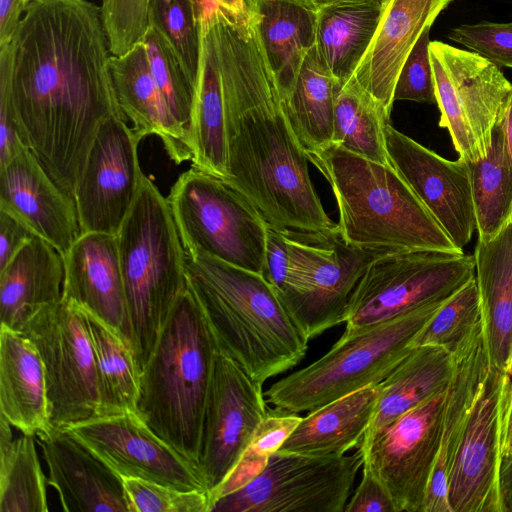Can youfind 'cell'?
<instances>
[{
    "instance_id": "cell-1",
    "label": "cell",
    "mask_w": 512,
    "mask_h": 512,
    "mask_svg": "<svg viewBox=\"0 0 512 512\" xmlns=\"http://www.w3.org/2000/svg\"><path fill=\"white\" fill-rule=\"evenodd\" d=\"M10 46V102L19 138L74 199L99 127L110 117H125L100 7L87 0H29Z\"/></svg>"
},
{
    "instance_id": "cell-2",
    "label": "cell",
    "mask_w": 512,
    "mask_h": 512,
    "mask_svg": "<svg viewBox=\"0 0 512 512\" xmlns=\"http://www.w3.org/2000/svg\"><path fill=\"white\" fill-rule=\"evenodd\" d=\"M216 46L226 125V178L269 226L299 231L337 226L312 184L308 157L288 120L277 79L248 13L206 1Z\"/></svg>"
},
{
    "instance_id": "cell-3",
    "label": "cell",
    "mask_w": 512,
    "mask_h": 512,
    "mask_svg": "<svg viewBox=\"0 0 512 512\" xmlns=\"http://www.w3.org/2000/svg\"><path fill=\"white\" fill-rule=\"evenodd\" d=\"M186 257L187 282L218 350L263 384L295 367L309 340L261 274L206 255Z\"/></svg>"
},
{
    "instance_id": "cell-4",
    "label": "cell",
    "mask_w": 512,
    "mask_h": 512,
    "mask_svg": "<svg viewBox=\"0 0 512 512\" xmlns=\"http://www.w3.org/2000/svg\"><path fill=\"white\" fill-rule=\"evenodd\" d=\"M218 347L187 282L140 373L136 412L197 467Z\"/></svg>"
},
{
    "instance_id": "cell-5",
    "label": "cell",
    "mask_w": 512,
    "mask_h": 512,
    "mask_svg": "<svg viewBox=\"0 0 512 512\" xmlns=\"http://www.w3.org/2000/svg\"><path fill=\"white\" fill-rule=\"evenodd\" d=\"M334 193L338 229L358 247L461 252L391 164L331 144L307 155Z\"/></svg>"
},
{
    "instance_id": "cell-6",
    "label": "cell",
    "mask_w": 512,
    "mask_h": 512,
    "mask_svg": "<svg viewBox=\"0 0 512 512\" xmlns=\"http://www.w3.org/2000/svg\"><path fill=\"white\" fill-rule=\"evenodd\" d=\"M116 236L132 349L141 373L187 288L185 251L168 200L145 174Z\"/></svg>"
},
{
    "instance_id": "cell-7",
    "label": "cell",
    "mask_w": 512,
    "mask_h": 512,
    "mask_svg": "<svg viewBox=\"0 0 512 512\" xmlns=\"http://www.w3.org/2000/svg\"><path fill=\"white\" fill-rule=\"evenodd\" d=\"M445 301L343 334L318 360L272 384L264 393L267 403L299 414L381 383L413 349L417 335Z\"/></svg>"
},
{
    "instance_id": "cell-8",
    "label": "cell",
    "mask_w": 512,
    "mask_h": 512,
    "mask_svg": "<svg viewBox=\"0 0 512 512\" xmlns=\"http://www.w3.org/2000/svg\"><path fill=\"white\" fill-rule=\"evenodd\" d=\"M167 200L187 256L206 255L261 273L268 224L227 179L191 167Z\"/></svg>"
},
{
    "instance_id": "cell-9",
    "label": "cell",
    "mask_w": 512,
    "mask_h": 512,
    "mask_svg": "<svg viewBox=\"0 0 512 512\" xmlns=\"http://www.w3.org/2000/svg\"><path fill=\"white\" fill-rule=\"evenodd\" d=\"M474 277V256L463 251L382 253L369 264L354 292L343 334L443 302Z\"/></svg>"
},
{
    "instance_id": "cell-10",
    "label": "cell",
    "mask_w": 512,
    "mask_h": 512,
    "mask_svg": "<svg viewBox=\"0 0 512 512\" xmlns=\"http://www.w3.org/2000/svg\"><path fill=\"white\" fill-rule=\"evenodd\" d=\"M439 126L448 130L459 158L484 157L503 117L512 84L501 69L477 53L430 41Z\"/></svg>"
},
{
    "instance_id": "cell-11",
    "label": "cell",
    "mask_w": 512,
    "mask_h": 512,
    "mask_svg": "<svg viewBox=\"0 0 512 512\" xmlns=\"http://www.w3.org/2000/svg\"><path fill=\"white\" fill-rule=\"evenodd\" d=\"M295 262L293 295L286 309L311 340L345 323L351 299L369 264L389 252L347 242L338 226L328 230L286 229Z\"/></svg>"
},
{
    "instance_id": "cell-12",
    "label": "cell",
    "mask_w": 512,
    "mask_h": 512,
    "mask_svg": "<svg viewBox=\"0 0 512 512\" xmlns=\"http://www.w3.org/2000/svg\"><path fill=\"white\" fill-rule=\"evenodd\" d=\"M20 332L41 357L52 428L99 417L98 375L82 310L62 299L32 315Z\"/></svg>"
},
{
    "instance_id": "cell-13",
    "label": "cell",
    "mask_w": 512,
    "mask_h": 512,
    "mask_svg": "<svg viewBox=\"0 0 512 512\" xmlns=\"http://www.w3.org/2000/svg\"><path fill=\"white\" fill-rule=\"evenodd\" d=\"M362 466L359 450L348 456L277 451L255 479L216 500L210 512H344Z\"/></svg>"
},
{
    "instance_id": "cell-14",
    "label": "cell",
    "mask_w": 512,
    "mask_h": 512,
    "mask_svg": "<svg viewBox=\"0 0 512 512\" xmlns=\"http://www.w3.org/2000/svg\"><path fill=\"white\" fill-rule=\"evenodd\" d=\"M448 388V387H447ZM447 389L363 440L367 467L388 491L396 512H423L440 446Z\"/></svg>"
},
{
    "instance_id": "cell-15",
    "label": "cell",
    "mask_w": 512,
    "mask_h": 512,
    "mask_svg": "<svg viewBox=\"0 0 512 512\" xmlns=\"http://www.w3.org/2000/svg\"><path fill=\"white\" fill-rule=\"evenodd\" d=\"M262 386L218 350L197 460L209 495L230 474L268 413Z\"/></svg>"
},
{
    "instance_id": "cell-16",
    "label": "cell",
    "mask_w": 512,
    "mask_h": 512,
    "mask_svg": "<svg viewBox=\"0 0 512 512\" xmlns=\"http://www.w3.org/2000/svg\"><path fill=\"white\" fill-rule=\"evenodd\" d=\"M140 141L123 116L110 117L99 127L73 195L82 233L119 232L144 175Z\"/></svg>"
},
{
    "instance_id": "cell-17",
    "label": "cell",
    "mask_w": 512,
    "mask_h": 512,
    "mask_svg": "<svg viewBox=\"0 0 512 512\" xmlns=\"http://www.w3.org/2000/svg\"><path fill=\"white\" fill-rule=\"evenodd\" d=\"M510 382V374L490 365L469 412L450 471L447 501L451 512H501V428Z\"/></svg>"
},
{
    "instance_id": "cell-18",
    "label": "cell",
    "mask_w": 512,
    "mask_h": 512,
    "mask_svg": "<svg viewBox=\"0 0 512 512\" xmlns=\"http://www.w3.org/2000/svg\"><path fill=\"white\" fill-rule=\"evenodd\" d=\"M65 429L121 478L207 491L197 467L158 436L137 412L99 416Z\"/></svg>"
},
{
    "instance_id": "cell-19",
    "label": "cell",
    "mask_w": 512,
    "mask_h": 512,
    "mask_svg": "<svg viewBox=\"0 0 512 512\" xmlns=\"http://www.w3.org/2000/svg\"><path fill=\"white\" fill-rule=\"evenodd\" d=\"M390 164L460 250L476 231L467 163L451 161L398 131L386 129Z\"/></svg>"
},
{
    "instance_id": "cell-20",
    "label": "cell",
    "mask_w": 512,
    "mask_h": 512,
    "mask_svg": "<svg viewBox=\"0 0 512 512\" xmlns=\"http://www.w3.org/2000/svg\"><path fill=\"white\" fill-rule=\"evenodd\" d=\"M0 208L14 214L63 255L82 234L74 199L26 147L0 168Z\"/></svg>"
},
{
    "instance_id": "cell-21",
    "label": "cell",
    "mask_w": 512,
    "mask_h": 512,
    "mask_svg": "<svg viewBox=\"0 0 512 512\" xmlns=\"http://www.w3.org/2000/svg\"><path fill=\"white\" fill-rule=\"evenodd\" d=\"M64 262L62 299L100 318L132 348L117 236L82 233L64 255Z\"/></svg>"
},
{
    "instance_id": "cell-22",
    "label": "cell",
    "mask_w": 512,
    "mask_h": 512,
    "mask_svg": "<svg viewBox=\"0 0 512 512\" xmlns=\"http://www.w3.org/2000/svg\"><path fill=\"white\" fill-rule=\"evenodd\" d=\"M38 438L63 511L131 512L122 478L68 430L52 428Z\"/></svg>"
},
{
    "instance_id": "cell-23",
    "label": "cell",
    "mask_w": 512,
    "mask_h": 512,
    "mask_svg": "<svg viewBox=\"0 0 512 512\" xmlns=\"http://www.w3.org/2000/svg\"><path fill=\"white\" fill-rule=\"evenodd\" d=\"M453 0H387L375 36L354 76L389 111L399 72L412 48Z\"/></svg>"
},
{
    "instance_id": "cell-24",
    "label": "cell",
    "mask_w": 512,
    "mask_h": 512,
    "mask_svg": "<svg viewBox=\"0 0 512 512\" xmlns=\"http://www.w3.org/2000/svg\"><path fill=\"white\" fill-rule=\"evenodd\" d=\"M110 71L119 106L140 138H160L176 164L192 160L190 139L173 117L150 70L144 43L122 56L110 57Z\"/></svg>"
},
{
    "instance_id": "cell-25",
    "label": "cell",
    "mask_w": 512,
    "mask_h": 512,
    "mask_svg": "<svg viewBox=\"0 0 512 512\" xmlns=\"http://www.w3.org/2000/svg\"><path fill=\"white\" fill-rule=\"evenodd\" d=\"M64 255L39 236L26 242L0 269L1 326L20 331L40 309L63 297Z\"/></svg>"
},
{
    "instance_id": "cell-26",
    "label": "cell",
    "mask_w": 512,
    "mask_h": 512,
    "mask_svg": "<svg viewBox=\"0 0 512 512\" xmlns=\"http://www.w3.org/2000/svg\"><path fill=\"white\" fill-rule=\"evenodd\" d=\"M454 358L455 370L447 388L439 452L423 512H451L447 501L450 471L469 412L490 367L483 325Z\"/></svg>"
},
{
    "instance_id": "cell-27",
    "label": "cell",
    "mask_w": 512,
    "mask_h": 512,
    "mask_svg": "<svg viewBox=\"0 0 512 512\" xmlns=\"http://www.w3.org/2000/svg\"><path fill=\"white\" fill-rule=\"evenodd\" d=\"M0 411L12 427L36 437L52 429L44 367L22 332L0 328Z\"/></svg>"
},
{
    "instance_id": "cell-28",
    "label": "cell",
    "mask_w": 512,
    "mask_h": 512,
    "mask_svg": "<svg viewBox=\"0 0 512 512\" xmlns=\"http://www.w3.org/2000/svg\"><path fill=\"white\" fill-rule=\"evenodd\" d=\"M473 256L490 365L512 375V222Z\"/></svg>"
},
{
    "instance_id": "cell-29",
    "label": "cell",
    "mask_w": 512,
    "mask_h": 512,
    "mask_svg": "<svg viewBox=\"0 0 512 512\" xmlns=\"http://www.w3.org/2000/svg\"><path fill=\"white\" fill-rule=\"evenodd\" d=\"M248 12L285 98L315 46L318 11L304 0H248Z\"/></svg>"
},
{
    "instance_id": "cell-30",
    "label": "cell",
    "mask_w": 512,
    "mask_h": 512,
    "mask_svg": "<svg viewBox=\"0 0 512 512\" xmlns=\"http://www.w3.org/2000/svg\"><path fill=\"white\" fill-rule=\"evenodd\" d=\"M379 398L370 385L334 400L301 418L278 451L315 456H341L359 448Z\"/></svg>"
},
{
    "instance_id": "cell-31",
    "label": "cell",
    "mask_w": 512,
    "mask_h": 512,
    "mask_svg": "<svg viewBox=\"0 0 512 512\" xmlns=\"http://www.w3.org/2000/svg\"><path fill=\"white\" fill-rule=\"evenodd\" d=\"M200 59L190 141L192 167L227 178L225 107L217 51L211 29L200 15Z\"/></svg>"
},
{
    "instance_id": "cell-32",
    "label": "cell",
    "mask_w": 512,
    "mask_h": 512,
    "mask_svg": "<svg viewBox=\"0 0 512 512\" xmlns=\"http://www.w3.org/2000/svg\"><path fill=\"white\" fill-rule=\"evenodd\" d=\"M454 370V356L442 347L414 346L397 367L378 384V402L363 440L405 412L446 390Z\"/></svg>"
},
{
    "instance_id": "cell-33",
    "label": "cell",
    "mask_w": 512,
    "mask_h": 512,
    "mask_svg": "<svg viewBox=\"0 0 512 512\" xmlns=\"http://www.w3.org/2000/svg\"><path fill=\"white\" fill-rule=\"evenodd\" d=\"M385 3H350L318 10L315 46L342 86L355 73L377 31Z\"/></svg>"
},
{
    "instance_id": "cell-34",
    "label": "cell",
    "mask_w": 512,
    "mask_h": 512,
    "mask_svg": "<svg viewBox=\"0 0 512 512\" xmlns=\"http://www.w3.org/2000/svg\"><path fill=\"white\" fill-rule=\"evenodd\" d=\"M340 86L314 46L292 90L283 98L290 125L307 155L332 144L335 98Z\"/></svg>"
},
{
    "instance_id": "cell-35",
    "label": "cell",
    "mask_w": 512,
    "mask_h": 512,
    "mask_svg": "<svg viewBox=\"0 0 512 512\" xmlns=\"http://www.w3.org/2000/svg\"><path fill=\"white\" fill-rule=\"evenodd\" d=\"M390 113L353 75L336 94L332 144L362 158L389 165L386 129Z\"/></svg>"
},
{
    "instance_id": "cell-36",
    "label": "cell",
    "mask_w": 512,
    "mask_h": 512,
    "mask_svg": "<svg viewBox=\"0 0 512 512\" xmlns=\"http://www.w3.org/2000/svg\"><path fill=\"white\" fill-rule=\"evenodd\" d=\"M81 310L85 317L97 369L101 399L100 416L136 412L140 370L131 346L100 318Z\"/></svg>"
},
{
    "instance_id": "cell-37",
    "label": "cell",
    "mask_w": 512,
    "mask_h": 512,
    "mask_svg": "<svg viewBox=\"0 0 512 512\" xmlns=\"http://www.w3.org/2000/svg\"><path fill=\"white\" fill-rule=\"evenodd\" d=\"M466 163L478 239L488 240L512 222V158L502 119L493 130L488 153Z\"/></svg>"
},
{
    "instance_id": "cell-38",
    "label": "cell",
    "mask_w": 512,
    "mask_h": 512,
    "mask_svg": "<svg viewBox=\"0 0 512 512\" xmlns=\"http://www.w3.org/2000/svg\"><path fill=\"white\" fill-rule=\"evenodd\" d=\"M12 425L0 416V512H47L48 480L36 449V436L13 438Z\"/></svg>"
},
{
    "instance_id": "cell-39",
    "label": "cell",
    "mask_w": 512,
    "mask_h": 512,
    "mask_svg": "<svg viewBox=\"0 0 512 512\" xmlns=\"http://www.w3.org/2000/svg\"><path fill=\"white\" fill-rule=\"evenodd\" d=\"M481 326L480 297L474 277L440 306L417 335L414 346H439L455 357L469 345Z\"/></svg>"
},
{
    "instance_id": "cell-40",
    "label": "cell",
    "mask_w": 512,
    "mask_h": 512,
    "mask_svg": "<svg viewBox=\"0 0 512 512\" xmlns=\"http://www.w3.org/2000/svg\"><path fill=\"white\" fill-rule=\"evenodd\" d=\"M297 413L279 408L268 413L257 427L250 443L224 482L209 495L210 508L219 498L237 491L255 479L267 466L301 421Z\"/></svg>"
},
{
    "instance_id": "cell-41",
    "label": "cell",
    "mask_w": 512,
    "mask_h": 512,
    "mask_svg": "<svg viewBox=\"0 0 512 512\" xmlns=\"http://www.w3.org/2000/svg\"><path fill=\"white\" fill-rule=\"evenodd\" d=\"M143 43L151 73L173 117L190 139L196 85L162 32L150 26Z\"/></svg>"
},
{
    "instance_id": "cell-42",
    "label": "cell",
    "mask_w": 512,
    "mask_h": 512,
    "mask_svg": "<svg viewBox=\"0 0 512 512\" xmlns=\"http://www.w3.org/2000/svg\"><path fill=\"white\" fill-rule=\"evenodd\" d=\"M201 0H151L150 25L173 46L190 79L197 84Z\"/></svg>"
},
{
    "instance_id": "cell-43",
    "label": "cell",
    "mask_w": 512,
    "mask_h": 512,
    "mask_svg": "<svg viewBox=\"0 0 512 512\" xmlns=\"http://www.w3.org/2000/svg\"><path fill=\"white\" fill-rule=\"evenodd\" d=\"M131 512H210L209 493L122 477Z\"/></svg>"
},
{
    "instance_id": "cell-44",
    "label": "cell",
    "mask_w": 512,
    "mask_h": 512,
    "mask_svg": "<svg viewBox=\"0 0 512 512\" xmlns=\"http://www.w3.org/2000/svg\"><path fill=\"white\" fill-rule=\"evenodd\" d=\"M151 0H102L100 14L112 56L143 43L150 28Z\"/></svg>"
},
{
    "instance_id": "cell-45",
    "label": "cell",
    "mask_w": 512,
    "mask_h": 512,
    "mask_svg": "<svg viewBox=\"0 0 512 512\" xmlns=\"http://www.w3.org/2000/svg\"><path fill=\"white\" fill-rule=\"evenodd\" d=\"M448 38L499 68H512V22L462 24L451 29Z\"/></svg>"
},
{
    "instance_id": "cell-46",
    "label": "cell",
    "mask_w": 512,
    "mask_h": 512,
    "mask_svg": "<svg viewBox=\"0 0 512 512\" xmlns=\"http://www.w3.org/2000/svg\"><path fill=\"white\" fill-rule=\"evenodd\" d=\"M429 34L430 29L425 30L407 56L395 84L394 102L407 100L436 104Z\"/></svg>"
},
{
    "instance_id": "cell-47",
    "label": "cell",
    "mask_w": 512,
    "mask_h": 512,
    "mask_svg": "<svg viewBox=\"0 0 512 512\" xmlns=\"http://www.w3.org/2000/svg\"><path fill=\"white\" fill-rule=\"evenodd\" d=\"M260 274L286 306L292 296L295 279L294 254L286 229L268 225L265 256Z\"/></svg>"
},
{
    "instance_id": "cell-48",
    "label": "cell",
    "mask_w": 512,
    "mask_h": 512,
    "mask_svg": "<svg viewBox=\"0 0 512 512\" xmlns=\"http://www.w3.org/2000/svg\"><path fill=\"white\" fill-rule=\"evenodd\" d=\"M12 50L10 43L0 46V167L25 146L15 127L10 102Z\"/></svg>"
},
{
    "instance_id": "cell-49",
    "label": "cell",
    "mask_w": 512,
    "mask_h": 512,
    "mask_svg": "<svg viewBox=\"0 0 512 512\" xmlns=\"http://www.w3.org/2000/svg\"><path fill=\"white\" fill-rule=\"evenodd\" d=\"M362 468L361 480L344 512H396L385 487L367 467Z\"/></svg>"
},
{
    "instance_id": "cell-50",
    "label": "cell",
    "mask_w": 512,
    "mask_h": 512,
    "mask_svg": "<svg viewBox=\"0 0 512 512\" xmlns=\"http://www.w3.org/2000/svg\"><path fill=\"white\" fill-rule=\"evenodd\" d=\"M37 236L11 212L0 208V269L4 268L19 249Z\"/></svg>"
},
{
    "instance_id": "cell-51",
    "label": "cell",
    "mask_w": 512,
    "mask_h": 512,
    "mask_svg": "<svg viewBox=\"0 0 512 512\" xmlns=\"http://www.w3.org/2000/svg\"><path fill=\"white\" fill-rule=\"evenodd\" d=\"M26 4L25 0H0V46L11 42Z\"/></svg>"
},
{
    "instance_id": "cell-52",
    "label": "cell",
    "mask_w": 512,
    "mask_h": 512,
    "mask_svg": "<svg viewBox=\"0 0 512 512\" xmlns=\"http://www.w3.org/2000/svg\"><path fill=\"white\" fill-rule=\"evenodd\" d=\"M498 492L501 512H512V455L501 457Z\"/></svg>"
},
{
    "instance_id": "cell-53",
    "label": "cell",
    "mask_w": 512,
    "mask_h": 512,
    "mask_svg": "<svg viewBox=\"0 0 512 512\" xmlns=\"http://www.w3.org/2000/svg\"><path fill=\"white\" fill-rule=\"evenodd\" d=\"M224 9L240 15H248V0H209Z\"/></svg>"
},
{
    "instance_id": "cell-54",
    "label": "cell",
    "mask_w": 512,
    "mask_h": 512,
    "mask_svg": "<svg viewBox=\"0 0 512 512\" xmlns=\"http://www.w3.org/2000/svg\"><path fill=\"white\" fill-rule=\"evenodd\" d=\"M502 122L504 126V132L506 137V142L508 146V150L510 152L511 158H512V94L508 100V103L506 105Z\"/></svg>"
},
{
    "instance_id": "cell-55",
    "label": "cell",
    "mask_w": 512,
    "mask_h": 512,
    "mask_svg": "<svg viewBox=\"0 0 512 512\" xmlns=\"http://www.w3.org/2000/svg\"><path fill=\"white\" fill-rule=\"evenodd\" d=\"M309 5L314 7L317 11L328 7V6H334V5H341V4H350V3H372V2H381L386 3L387 0H304Z\"/></svg>"
},
{
    "instance_id": "cell-56",
    "label": "cell",
    "mask_w": 512,
    "mask_h": 512,
    "mask_svg": "<svg viewBox=\"0 0 512 512\" xmlns=\"http://www.w3.org/2000/svg\"><path fill=\"white\" fill-rule=\"evenodd\" d=\"M29 0H25V2L27 3Z\"/></svg>"
}]
</instances>
